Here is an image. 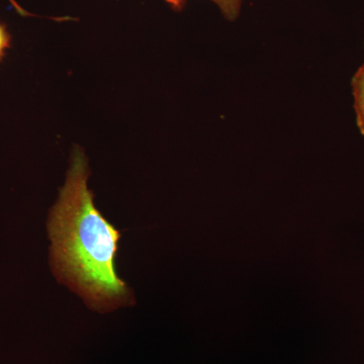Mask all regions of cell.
<instances>
[{"instance_id":"cell-1","label":"cell","mask_w":364,"mask_h":364,"mask_svg":"<svg viewBox=\"0 0 364 364\" xmlns=\"http://www.w3.org/2000/svg\"><path fill=\"white\" fill-rule=\"evenodd\" d=\"M88 176L85 153L75 148L65 184L48 219L50 263L59 282L90 309L105 313L134 301L114 263L122 235L95 207Z\"/></svg>"},{"instance_id":"cell-2","label":"cell","mask_w":364,"mask_h":364,"mask_svg":"<svg viewBox=\"0 0 364 364\" xmlns=\"http://www.w3.org/2000/svg\"><path fill=\"white\" fill-rule=\"evenodd\" d=\"M356 124L359 133L364 136V63L359 67L351 79Z\"/></svg>"},{"instance_id":"cell-3","label":"cell","mask_w":364,"mask_h":364,"mask_svg":"<svg viewBox=\"0 0 364 364\" xmlns=\"http://www.w3.org/2000/svg\"><path fill=\"white\" fill-rule=\"evenodd\" d=\"M210 1L218 6L227 21H235L240 16L244 0H210Z\"/></svg>"},{"instance_id":"cell-4","label":"cell","mask_w":364,"mask_h":364,"mask_svg":"<svg viewBox=\"0 0 364 364\" xmlns=\"http://www.w3.org/2000/svg\"><path fill=\"white\" fill-rule=\"evenodd\" d=\"M11 40L6 26L0 23V61L6 56L7 49L11 47Z\"/></svg>"},{"instance_id":"cell-5","label":"cell","mask_w":364,"mask_h":364,"mask_svg":"<svg viewBox=\"0 0 364 364\" xmlns=\"http://www.w3.org/2000/svg\"><path fill=\"white\" fill-rule=\"evenodd\" d=\"M174 11H181L186 6V0H165Z\"/></svg>"}]
</instances>
